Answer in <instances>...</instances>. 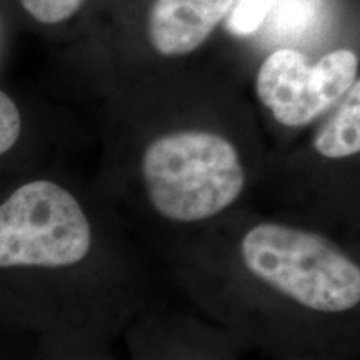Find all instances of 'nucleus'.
I'll use <instances>...</instances> for the list:
<instances>
[{
  "mask_svg": "<svg viewBox=\"0 0 360 360\" xmlns=\"http://www.w3.org/2000/svg\"><path fill=\"white\" fill-rule=\"evenodd\" d=\"M97 137L94 180L154 249L250 205L270 152L244 80L207 58L115 82Z\"/></svg>",
  "mask_w": 360,
  "mask_h": 360,
  "instance_id": "obj_1",
  "label": "nucleus"
},
{
  "mask_svg": "<svg viewBox=\"0 0 360 360\" xmlns=\"http://www.w3.org/2000/svg\"><path fill=\"white\" fill-rule=\"evenodd\" d=\"M155 250L188 302L240 345L360 359V247L334 229L250 204Z\"/></svg>",
  "mask_w": 360,
  "mask_h": 360,
  "instance_id": "obj_2",
  "label": "nucleus"
},
{
  "mask_svg": "<svg viewBox=\"0 0 360 360\" xmlns=\"http://www.w3.org/2000/svg\"><path fill=\"white\" fill-rule=\"evenodd\" d=\"M0 191L4 328L109 340L155 299L141 236L96 180L64 164Z\"/></svg>",
  "mask_w": 360,
  "mask_h": 360,
  "instance_id": "obj_3",
  "label": "nucleus"
},
{
  "mask_svg": "<svg viewBox=\"0 0 360 360\" xmlns=\"http://www.w3.org/2000/svg\"><path fill=\"white\" fill-rule=\"evenodd\" d=\"M236 0H117L79 40L80 75L101 98L119 80L204 58Z\"/></svg>",
  "mask_w": 360,
  "mask_h": 360,
  "instance_id": "obj_4",
  "label": "nucleus"
},
{
  "mask_svg": "<svg viewBox=\"0 0 360 360\" xmlns=\"http://www.w3.org/2000/svg\"><path fill=\"white\" fill-rule=\"evenodd\" d=\"M360 195V75L299 142L270 148L257 199L330 225Z\"/></svg>",
  "mask_w": 360,
  "mask_h": 360,
  "instance_id": "obj_5",
  "label": "nucleus"
},
{
  "mask_svg": "<svg viewBox=\"0 0 360 360\" xmlns=\"http://www.w3.org/2000/svg\"><path fill=\"white\" fill-rule=\"evenodd\" d=\"M360 75V37L323 51L269 49L249 65L250 97L270 148L304 139L347 94Z\"/></svg>",
  "mask_w": 360,
  "mask_h": 360,
  "instance_id": "obj_6",
  "label": "nucleus"
},
{
  "mask_svg": "<svg viewBox=\"0 0 360 360\" xmlns=\"http://www.w3.org/2000/svg\"><path fill=\"white\" fill-rule=\"evenodd\" d=\"M60 112L4 80L0 89L2 182L64 165L69 129Z\"/></svg>",
  "mask_w": 360,
  "mask_h": 360,
  "instance_id": "obj_7",
  "label": "nucleus"
},
{
  "mask_svg": "<svg viewBox=\"0 0 360 360\" xmlns=\"http://www.w3.org/2000/svg\"><path fill=\"white\" fill-rule=\"evenodd\" d=\"M135 360H233L240 347L212 321L155 299L125 330Z\"/></svg>",
  "mask_w": 360,
  "mask_h": 360,
  "instance_id": "obj_8",
  "label": "nucleus"
},
{
  "mask_svg": "<svg viewBox=\"0 0 360 360\" xmlns=\"http://www.w3.org/2000/svg\"><path fill=\"white\" fill-rule=\"evenodd\" d=\"M117 0H2V19L19 32L80 40Z\"/></svg>",
  "mask_w": 360,
  "mask_h": 360,
  "instance_id": "obj_9",
  "label": "nucleus"
},
{
  "mask_svg": "<svg viewBox=\"0 0 360 360\" xmlns=\"http://www.w3.org/2000/svg\"><path fill=\"white\" fill-rule=\"evenodd\" d=\"M105 342L79 335H40V360H110Z\"/></svg>",
  "mask_w": 360,
  "mask_h": 360,
  "instance_id": "obj_10",
  "label": "nucleus"
},
{
  "mask_svg": "<svg viewBox=\"0 0 360 360\" xmlns=\"http://www.w3.org/2000/svg\"><path fill=\"white\" fill-rule=\"evenodd\" d=\"M278 2L281 0H236L222 35L240 47L259 32Z\"/></svg>",
  "mask_w": 360,
  "mask_h": 360,
  "instance_id": "obj_11",
  "label": "nucleus"
},
{
  "mask_svg": "<svg viewBox=\"0 0 360 360\" xmlns=\"http://www.w3.org/2000/svg\"><path fill=\"white\" fill-rule=\"evenodd\" d=\"M344 237H347L350 242L360 247V195L350 202L337 217L328 225Z\"/></svg>",
  "mask_w": 360,
  "mask_h": 360,
  "instance_id": "obj_12",
  "label": "nucleus"
},
{
  "mask_svg": "<svg viewBox=\"0 0 360 360\" xmlns=\"http://www.w3.org/2000/svg\"><path fill=\"white\" fill-rule=\"evenodd\" d=\"M355 360H360V359H355Z\"/></svg>",
  "mask_w": 360,
  "mask_h": 360,
  "instance_id": "obj_13",
  "label": "nucleus"
}]
</instances>
